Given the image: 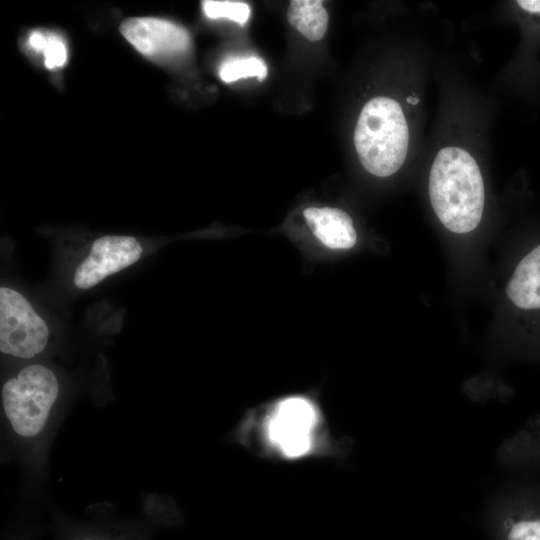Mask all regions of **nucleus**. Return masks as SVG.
Wrapping results in <instances>:
<instances>
[{
	"instance_id": "1",
	"label": "nucleus",
	"mask_w": 540,
	"mask_h": 540,
	"mask_svg": "<svg viewBox=\"0 0 540 540\" xmlns=\"http://www.w3.org/2000/svg\"><path fill=\"white\" fill-rule=\"evenodd\" d=\"M326 431L318 404L294 395L246 413L233 433L238 443L260 456L294 462L327 454Z\"/></svg>"
},
{
	"instance_id": "2",
	"label": "nucleus",
	"mask_w": 540,
	"mask_h": 540,
	"mask_svg": "<svg viewBox=\"0 0 540 540\" xmlns=\"http://www.w3.org/2000/svg\"><path fill=\"white\" fill-rule=\"evenodd\" d=\"M429 197L441 223L458 234L474 230L480 223L485 189L475 159L459 147L441 149L429 175Z\"/></svg>"
},
{
	"instance_id": "3",
	"label": "nucleus",
	"mask_w": 540,
	"mask_h": 540,
	"mask_svg": "<svg viewBox=\"0 0 540 540\" xmlns=\"http://www.w3.org/2000/svg\"><path fill=\"white\" fill-rule=\"evenodd\" d=\"M60 392L55 373L47 366L23 367L2 385V409L14 437L34 445L44 438Z\"/></svg>"
},
{
	"instance_id": "4",
	"label": "nucleus",
	"mask_w": 540,
	"mask_h": 540,
	"mask_svg": "<svg viewBox=\"0 0 540 540\" xmlns=\"http://www.w3.org/2000/svg\"><path fill=\"white\" fill-rule=\"evenodd\" d=\"M409 144V129L400 104L388 97H375L361 110L354 131V145L363 167L378 177H387L403 165Z\"/></svg>"
},
{
	"instance_id": "5",
	"label": "nucleus",
	"mask_w": 540,
	"mask_h": 540,
	"mask_svg": "<svg viewBox=\"0 0 540 540\" xmlns=\"http://www.w3.org/2000/svg\"><path fill=\"white\" fill-rule=\"evenodd\" d=\"M49 336L45 322L26 298L15 290L0 288V351L21 359L41 353Z\"/></svg>"
},
{
	"instance_id": "6",
	"label": "nucleus",
	"mask_w": 540,
	"mask_h": 540,
	"mask_svg": "<svg viewBox=\"0 0 540 540\" xmlns=\"http://www.w3.org/2000/svg\"><path fill=\"white\" fill-rule=\"evenodd\" d=\"M122 35L140 53L151 59H170L185 54L191 45L182 26L153 17H133L120 26Z\"/></svg>"
},
{
	"instance_id": "7",
	"label": "nucleus",
	"mask_w": 540,
	"mask_h": 540,
	"mask_svg": "<svg viewBox=\"0 0 540 540\" xmlns=\"http://www.w3.org/2000/svg\"><path fill=\"white\" fill-rule=\"evenodd\" d=\"M142 247L131 236H104L96 239L74 274L77 288L88 289L106 277L135 263Z\"/></svg>"
},
{
	"instance_id": "8",
	"label": "nucleus",
	"mask_w": 540,
	"mask_h": 540,
	"mask_svg": "<svg viewBox=\"0 0 540 540\" xmlns=\"http://www.w3.org/2000/svg\"><path fill=\"white\" fill-rule=\"evenodd\" d=\"M494 536L496 540H540V486L522 491L502 509Z\"/></svg>"
},
{
	"instance_id": "9",
	"label": "nucleus",
	"mask_w": 540,
	"mask_h": 540,
	"mask_svg": "<svg viewBox=\"0 0 540 540\" xmlns=\"http://www.w3.org/2000/svg\"><path fill=\"white\" fill-rule=\"evenodd\" d=\"M312 233L331 249H349L357 240L351 217L343 210L332 207H309L303 212Z\"/></svg>"
},
{
	"instance_id": "10",
	"label": "nucleus",
	"mask_w": 540,
	"mask_h": 540,
	"mask_svg": "<svg viewBox=\"0 0 540 540\" xmlns=\"http://www.w3.org/2000/svg\"><path fill=\"white\" fill-rule=\"evenodd\" d=\"M510 301L523 310H540V245L518 263L506 286Z\"/></svg>"
},
{
	"instance_id": "11",
	"label": "nucleus",
	"mask_w": 540,
	"mask_h": 540,
	"mask_svg": "<svg viewBox=\"0 0 540 540\" xmlns=\"http://www.w3.org/2000/svg\"><path fill=\"white\" fill-rule=\"evenodd\" d=\"M289 23L310 41H319L327 31L328 13L319 0H293L287 10Z\"/></svg>"
},
{
	"instance_id": "12",
	"label": "nucleus",
	"mask_w": 540,
	"mask_h": 540,
	"mask_svg": "<svg viewBox=\"0 0 540 540\" xmlns=\"http://www.w3.org/2000/svg\"><path fill=\"white\" fill-rule=\"evenodd\" d=\"M219 75L221 80L226 83L251 77L262 81L267 76V66L262 59L254 56L237 57L223 62Z\"/></svg>"
},
{
	"instance_id": "13",
	"label": "nucleus",
	"mask_w": 540,
	"mask_h": 540,
	"mask_svg": "<svg viewBox=\"0 0 540 540\" xmlns=\"http://www.w3.org/2000/svg\"><path fill=\"white\" fill-rule=\"evenodd\" d=\"M205 15L211 19L226 18L244 25L250 17V7L241 1L205 0L202 1Z\"/></svg>"
},
{
	"instance_id": "14",
	"label": "nucleus",
	"mask_w": 540,
	"mask_h": 540,
	"mask_svg": "<svg viewBox=\"0 0 540 540\" xmlns=\"http://www.w3.org/2000/svg\"><path fill=\"white\" fill-rule=\"evenodd\" d=\"M140 536L123 528L86 527L74 532L66 540H143Z\"/></svg>"
},
{
	"instance_id": "15",
	"label": "nucleus",
	"mask_w": 540,
	"mask_h": 540,
	"mask_svg": "<svg viewBox=\"0 0 540 540\" xmlns=\"http://www.w3.org/2000/svg\"><path fill=\"white\" fill-rule=\"evenodd\" d=\"M45 65L49 69L61 67L67 60V49L64 42L57 36H48L44 50Z\"/></svg>"
},
{
	"instance_id": "16",
	"label": "nucleus",
	"mask_w": 540,
	"mask_h": 540,
	"mask_svg": "<svg viewBox=\"0 0 540 540\" xmlns=\"http://www.w3.org/2000/svg\"><path fill=\"white\" fill-rule=\"evenodd\" d=\"M47 41H48V36H45L42 32L40 31H33L31 34H30V37H29V44L30 46L37 50V51H42L44 52L45 50V47L47 45Z\"/></svg>"
},
{
	"instance_id": "17",
	"label": "nucleus",
	"mask_w": 540,
	"mask_h": 540,
	"mask_svg": "<svg viewBox=\"0 0 540 540\" xmlns=\"http://www.w3.org/2000/svg\"><path fill=\"white\" fill-rule=\"evenodd\" d=\"M407 100H408V102H410L411 104H416V103H418V98H415V97H409Z\"/></svg>"
}]
</instances>
